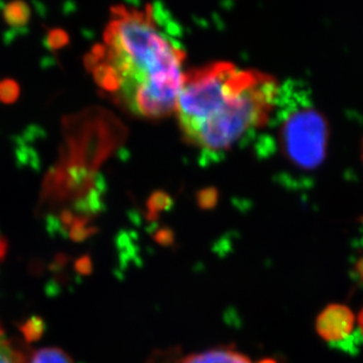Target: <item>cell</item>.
Returning a JSON list of instances; mask_svg holds the SVG:
<instances>
[{"instance_id": "cell-1", "label": "cell", "mask_w": 363, "mask_h": 363, "mask_svg": "<svg viewBox=\"0 0 363 363\" xmlns=\"http://www.w3.org/2000/svg\"><path fill=\"white\" fill-rule=\"evenodd\" d=\"M169 24L158 5L144 11L118 5L112 9L104 44L89 53L111 67L118 79L113 98L138 117L163 118L176 111L185 52L165 28Z\"/></svg>"}, {"instance_id": "cell-2", "label": "cell", "mask_w": 363, "mask_h": 363, "mask_svg": "<svg viewBox=\"0 0 363 363\" xmlns=\"http://www.w3.org/2000/svg\"><path fill=\"white\" fill-rule=\"evenodd\" d=\"M279 92L275 78L257 71L248 86L231 98L216 115L185 135V140L210 156L229 150L268 124Z\"/></svg>"}, {"instance_id": "cell-3", "label": "cell", "mask_w": 363, "mask_h": 363, "mask_svg": "<svg viewBox=\"0 0 363 363\" xmlns=\"http://www.w3.org/2000/svg\"><path fill=\"white\" fill-rule=\"evenodd\" d=\"M276 106L279 151L286 164L297 172H315L327 155V119L296 88H279Z\"/></svg>"}, {"instance_id": "cell-4", "label": "cell", "mask_w": 363, "mask_h": 363, "mask_svg": "<svg viewBox=\"0 0 363 363\" xmlns=\"http://www.w3.org/2000/svg\"><path fill=\"white\" fill-rule=\"evenodd\" d=\"M256 74L257 71L241 70L228 62H215L186 72L175 111L183 136L220 111L252 83Z\"/></svg>"}, {"instance_id": "cell-5", "label": "cell", "mask_w": 363, "mask_h": 363, "mask_svg": "<svg viewBox=\"0 0 363 363\" xmlns=\"http://www.w3.org/2000/svg\"><path fill=\"white\" fill-rule=\"evenodd\" d=\"M354 315L350 308L332 304L316 320V332L329 343H341L350 339L354 329Z\"/></svg>"}, {"instance_id": "cell-6", "label": "cell", "mask_w": 363, "mask_h": 363, "mask_svg": "<svg viewBox=\"0 0 363 363\" xmlns=\"http://www.w3.org/2000/svg\"><path fill=\"white\" fill-rule=\"evenodd\" d=\"M179 363H252L243 354L230 348H216L203 353L191 354Z\"/></svg>"}, {"instance_id": "cell-7", "label": "cell", "mask_w": 363, "mask_h": 363, "mask_svg": "<svg viewBox=\"0 0 363 363\" xmlns=\"http://www.w3.org/2000/svg\"><path fill=\"white\" fill-rule=\"evenodd\" d=\"M3 18L12 28H21L28 24L31 18V10L23 0H13L4 7Z\"/></svg>"}, {"instance_id": "cell-8", "label": "cell", "mask_w": 363, "mask_h": 363, "mask_svg": "<svg viewBox=\"0 0 363 363\" xmlns=\"http://www.w3.org/2000/svg\"><path fill=\"white\" fill-rule=\"evenodd\" d=\"M28 363H74V361L63 350L50 347L35 350L30 357Z\"/></svg>"}, {"instance_id": "cell-9", "label": "cell", "mask_w": 363, "mask_h": 363, "mask_svg": "<svg viewBox=\"0 0 363 363\" xmlns=\"http://www.w3.org/2000/svg\"><path fill=\"white\" fill-rule=\"evenodd\" d=\"M19 330L28 343L37 342L42 339L46 330V323L40 316H31L19 325Z\"/></svg>"}, {"instance_id": "cell-10", "label": "cell", "mask_w": 363, "mask_h": 363, "mask_svg": "<svg viewBox=\"0 0 363 363\" xmlns=\"http://www.w3.org/2000/svg\"><path fill=\"white\" fill-rule=\"evenodd\" d=\"M0 363H28L23 348L9 340L0 339Z\"/></svg>"}, {"instance_id": "cell-11", "label": "cell", "mask_w": 363, "mask_h": 363, "mask_svg": "<svg viewBox=\"0 0 363 363\" xmlns=\"http://www.w3.org/2000/svg\"><path fill=\"white\" fill-rule=\"evenodd\" d=\"M21 94V88L13 79L0 81V101L4 104H13Z\"/></svg>"}, {"instance_id": "cell-12", "label": "cell", "mask_w": 363, "mask_h": 363, "mask_svg": "<svg viewBox=\"0 0 363 363\" xmlns=\"http://www.w3.org/2000/svg\"><path fill=\"white\" fill-rule=\"evenodd\" d=\"M48 44L51 50H60L69 44V35L64 30L53 28L48 35Z\"/></svg>"}, {"instance_id": "cell-13", "label": "cell", "mask_w": 363, "mask_h": 363, "mask_svg": "<svg viewBox=\"0 0 363 363\" xmlns=\"http://www.w3.org/2000/svg\"><path fill=\"white\" fill-rule=\"evenodd\" d=\"M7 248H9V245H7L6 240L0 236V262L5 259V256L7 254Z\"/></svg>"}, {"instance_id": "cell-14", "label": "cell", "mask_w": 363, "mask_h": 363, "mask_svg": "<svg viewBox=\"0 0 363 363\" xmlns=\"http://www.w3.org/2000/svg\"><path fill=\"white\" fill-rule=\"evenodd\" d=\"M355 269H357V275H359V277H360L361 281L363 282V257L357 262Z\"/></svg>"}, {"instance_id": "cell-15", "label": "cell", "mask_w": 363, "mask_h": 363, "mask_svg": "<svg viewBox=\"0 0 363 363\" xmlns=\"http://www.w3.org/2000/svg\"><path fill=\"white\" fill-rule=\"evenodd\" d=\"M359 325H360L361 334L363 335V309L361 311L360 318H359Z\"/></svg>"}, {"instance_id": "cell-16", "label": "cell", "mask_w": 363, "mask_h": 363, "mask_svg": "<svg viewBox=\"0 0 363 363\" xmlns=\"http://www.w3.org/2000/svg\"><path fill=\"white\" fill-rule=\"evenodd\" d=\"M257 363H277V361L274 360V359H263Z\"/></svg>"}, {"instance_id": "cell-17", "label": "cell", "mask_w": 363, "mask_h": 363, "mask_svg": "<svg viewBox=\"0 0 363 363\" xmlns=\"http://www.w3.org/2000/svg\"><path fill=\"white\" fill-rule=\"evenodd\" d=\"M4 336V329L3 327H1V325H0V339H3Z\"/></svg>"}, {"instance_id": "cell-18", "label": "cell", "mask_w": 363, "mask_h": 363, "mask_svg": "<svg viewBox=\"0 0 363 363\" xmlns=\"http://www.w3.org/2000/svg\"><path fill=\"white\" fill-rule=\"evenodd\" d=\"M362 160H363V142H362Z\"/></svg>"}]
</instances>
